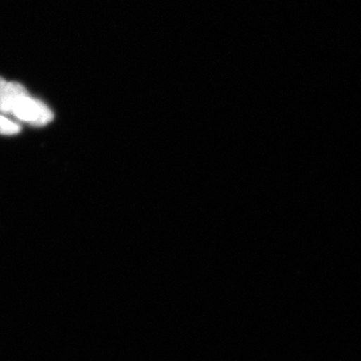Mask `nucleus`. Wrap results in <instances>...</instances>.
<instances>
[{
    "mask_svg": "<svg viewBox=\"0 0 361 361\" xmlns=\"http://www.w3.org/2000/svg\"><path fill=\"white\" fill-rule=\"evenodd\" d=\"M25 90L23 85L0 77V113L11 115L14 103Z\"/></svg>",
    "mask_w": 361,
    "mask_h": 361,
    "instance_id": "2",
    "label": "nucleus"
},
{
    "mask_svg": "<svg viewBox=\"0 0 361 361\" xmlns=\"http://www.w3.org/2000/svg\"><path fill=\"white\" fill-rule=\"evenodd\" d=\"M20 132V126L18 123L7 118L0 114V135H13Z\"/></svg>",
    "mask_w": 361,
    "mask_h": 361,
    "instance_id": "3",
    "label": "nucleus"
},
{
    "mask_svg": "<svg viewBox=\"0 0 361 361\" xmlns=\"http://www.w3.org/2000/svg\"><path fill=\"white\" fill-rule=\"evenodd\" d=\"M11 115L21 122L37 126V127H42L54 120V114L51 109L45 106L39 99L30 96L27 90H25L16 99Z\"/></svg>",
    "mask_w": 361,
    "mask_h": 361,
    "instance_id": "1",
    "label": "nucleus"
}]
</instances>
